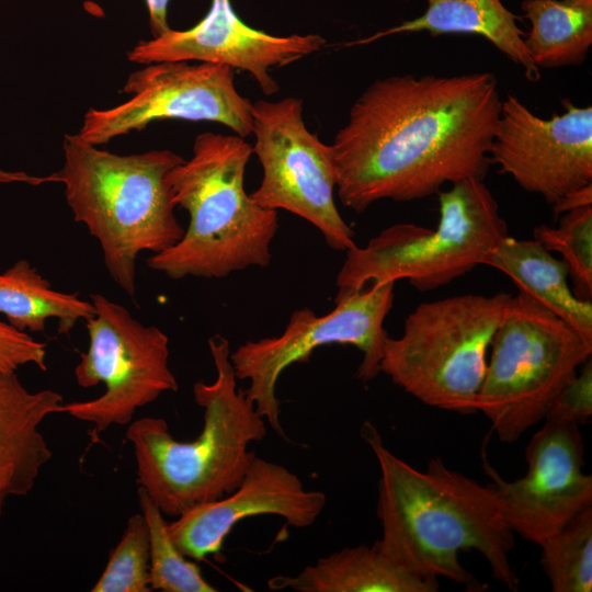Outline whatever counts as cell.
Here are the masks:
<instances>
[{"label": "cell", "instance_id": "1", "mask_svg": "<svg viewBox=\"0 0 592 592\" xmlns=\"http://www.w3.org/2000/svg\"><path fill=\"white\" fill-rule=\"evenodd\" d=\"M501 105L491 72L375 80L330 145L341 203L362 213L380 200H421L483 180Z\"/></svg>", "mask_w": 592, "mask_h": 592}, {"label": "cell", "instance_id": "2", "mask_svg": "<svg viewBox=\"0 0 592 592\" xmlns=\"http://www.w3.org/2000/svg\"><path fill=\"white\" fill-rule=\"evenodd\" d=\"M361 436L379 466L377 540L392 560L422 579L445 578L476 592L485 585L459 559L462 550L475 549L497 581L516 590L510 560L515 534L488 485L451 469L440 456L425 470L412 467L385 446L371 421L362 424Z\"/></svg>", "mask_w": 592, "mask_h": 592}, {"label": "cell", "instance_id": "3", "mask_svg": "<svg viewBox=\"0 0 592 592\" xmlns=\"http://www.w3.org/2000/svg\"><path fill=\"white\" fill-rule=\"evenodd\" d=\"M216 378L193 386L195 402L204 409L203 429L190 442L175 440L161 418L132 422L126 439L137 465V483L163 514L179 516L189 509L232 492L255 456L250 443L266 435V421L242 389L237 388L229 341L208 339Z\"/></svg>", "mask_w": 592, "mask_h": 592}, {"label": "cell", "instance_id": "4", "mask_svg": "<svg viewBox=\"0 0 592 592\" xmlns=\"http://www.w3.org/2000/svg\"><path fill=\"white\" fill-rule=\"evenodd\" d=\"M251 155V145L236 134L195 137L192 157L166 177L172 202L189 213L187 228L174 246L147 259L150 269L172 280L224 278L271 263L277 210L259 206L246 192Z\"/></svg>", "mask_w": 592, "mask_h": 592}, {"label": "cell", "instance_id": "5", "mask_svg": "<svg viewBox=\"0 0 592 592\" xmlns=\"http://www.w3.org/2000/svg\"><path fill=\"white\" fill-rule=\"evenodd\" d=\"M64 164L55 172L78 223L99 241L112 280L136 294V263L144 251H166L183 236L167 173L184 161L168 150L117 155L65 135Z\"/></svg>", "mask_w": 592, "mask_h": 592}, {"label": "cell", "instance_id": "6", "mask_svg": "<svg viewBox=\"0 0 592 592\" xmlns=\"http://www.w3.org/2000/svg\"><path fill=\"white\" fill-rule=\"evenodd\" d=\"M434 229L396 224L365 247L348 250L337 275L338 293L369 283L407 280L418 291H433L487 262L508 226L483 180L466 179L440 191Z\"/></svg>", "mask_w": 592, "mask_h": 592}, {"label": "cell", "instance_id": "7", "mask_svg": "<svg viewBox=\"0 0 592 592\" xmlns=\"http://www.w3.org/2000/svg\"><path fill=\"white\" fill-rule=\"evenodd\" d=\"M511 300V294L497 293L419 304L402 334L386 339L380 373L426 406L476 413L488 350Z\"/></svg>", "mask_w": 592, "mask_h": 592}, {"label": "cell", "instance_id": "8", "mask_svg": "<svg viewBox=\"0 0 592 592\" xmlns=\"http://www.w3.org/2000/svg\"><path fill=\"white\" fill-rule=\"evenodd\" d=\"M490 349L476 408L501 442L513 443L546 419L557 394L591 358L592 340L519 292Z\"/></svg>", "mask_w": 592, "mask_h": 592}, {"label": "cell", "instance_id": "9", "mask_svg": "<svg viewBox=\"0 0 592 592\" xmlns=\"http://www.w3.org/2000/svg\"><path fill=\"white\" fill-rule=\"evenodd\" d=\"M395 282L369 283L363 288L338 293L335 307L323 316L311 309L295 310L278 337L246 341L229 358L237 379L249 380L246 391L257 411L273 431L286 437L280 419L276 384L294 363L306 362L319 346L351 344L363 358L356 376L367 383L380 373L386 339L384 320L394 304Z\"/></svg>", "mask_w": 592, "mask_h": 592}, {"label": "cell", "instance_id": "10", "mask_svg": "<svg viewBox=\"0 0 592 592\" xmlns=\"http://www.w3.org/2000/svg\"><path fill=\"white\" fill-rule=\"evenodd\" d=\"M95 315L87 320L89 348L75 367L80 387L102 383L105 391L88 401L64 403L60 412L93 424L90 436L113 424H129L135 411L167 391L179 389L169 366V338L145 326L121 304L92 294Z\"/></svg>", "mask_w": 592, "mask_h": 592}, {"label": "cell", "instance_id": "11", "mask_svg": "<svg viewBox=\"0 0 592 592\" xmlns=\"http://www.w3.org/2000/svg\"><path fill=\"white\" fill-rule=\"evenodd\" d=\"M251 134L252 153L263 170L259 187L250 193L252 201L306 219L334 250L354 248V231L334 201L337 170L331 147L307 128L301 99L255 101Z\"/></svg>", "mask_w": 592, "mask_h": 592}, {"label": "cell", "instance_id": "12", "mask_svg": "<svg viewBox=\"0 0 592 592\" xmlns=\"http://www.w3.org/2000/svg\"><path fill=\"white\" fill-rule=\"evenodd\" d=\"M132 96L113 107L90 109L78 135L101 146L161 119L208 121L246 138L253 103L235 86L234 69L218 64L160 61L133 71L123 87Z\"/></svg>", "mask_w": 592, "mask_h": 592}, {"label": "cell", "instance_id": "13", "mask_svg": "<svg viewBox=\"0 0 592 592\" xmlns=\"http://www.w3.org/2000/svg\"><path fill=\"white\" fill-rule=\"evenodd\" d=\"M563 106L562 114L543 118L508 94L490 149L500 173L550 205L592 184V106L568 100Z\"/></svg>", "mask_w": 592, "mask_h": 592}, {"label": "cell", "instance_id": "14", "mask_svg": "<svg viewBox=\"0 0 592 592\" xmlns=\"http://www.w3.org/2000/svg\"><path fill=\"white\" fill-rule=\"evenodd\" d=\"M525 449L526 474L503 479L487 462V483L514 534L540 545L592 506V476L584 473L579 425L545 420Z\"/></svg>", "mask_w": 592, "mask_h": 592}, {"label": "cell", "instance_id": "15", "mask_svg": "<svg viewBox=\"0 0 592 592\" xmlns=\"http://www.w3.org/2000/svg\"><path fill=\"white\" fill-rule=\"evenodd\" d=\"M326 39L318 34L276 36L246 24L230 0H212L205 16L187 30H168L138 42L127 59L147 65L160 61H196L228 66L249 72L265 95L280 90L272 68L287 66L319 52Z\"/></svg>", "mask_w": 592, "mask_h": 592}, {"label": "cell", "instance_id": "16", "mask_svg": "<svg viewBox=\"0 0 592 592\" xmlns=\"http://www.w3.org/2000/svg\"><path fill=\"white\" fill-rule=\"evenodd\" d=\"M326 502L322 491L306 490L300 478L285 466L255 455L232 492L189 509L168 523V532L184 556L203 560L219 553L241 520L272 514L289 526L305 528L320 516Z\"/></svg>", "mask_w": 592, "mask_h": 592}, {"label": "cell", "instance_id": "17", "mask_svg": "<svg viewBox=\"0 0 592 592\" xmlns=\"http://www.w3.org/2000/svg\"><path fill=\"white\" fill-rule=\"evenodd\" d=\"M270 589L297 592H435L439 581L425 580L392 560L378 540L344 548L295 577L277 576L267 581Z\"/></svg>", "mask_w": 592, "mask_h": 592}, {"label": "cell", "instance_id": "18", "mask_svg": "<svg viewBox=\"0 0 592 592\" xmlns=\"http://www.w3.org/2000/svg\"><path fill=\"white\" fill-rule=\"evenodd\" d=\"M425 2L426 9L420 16L346 45H364L400 33L474 34L490 42L520 66L528 80L536 82L539 79V68L531 59L524 44L525 33L516 22L519 16L508 10L501 0H425Z\"/></svg>", "mask_w": 592, "mask_h": 592}, {"label": "cell", "instance_id": "19", "mask_svg": "<svg viewBox=\"0 0 592 592\" xmlns=\"http://www.w3.org/2000/svg\"><path fill=\"white\" fill-rule=\"evenodd\" d=\"M62 396L52 389L29 391L15 372L0 373V469L10 470L20 496L34 487L52 452L38 431L43 420L60 412Z\"/></svg>", "mask_w": 592, "mask_h": 592}, {"label": "cell", "instance_id": "20", "mask_svg": "<svg viewBox=\"0 0 592 592\" xmlns=\"http://www.w3.org/2000/svg\"><path fill=\"white\" fill-rule=\"evenodd\" d=\"M488 266L506 276L522 292L592 340V303L571 291L568 265L535 239L503 238L492 251Z\"/></svg>", "mask_w": 592, "mask_h": 592}, {"label": "cell", "instance_id": "21", "mask_svg": "<svg viewBox=\"0 0 592 592\" xmlns=\"http://www.w3.org/2000/svg\"><path fill=\"white\" fill-rule=\"evenodd\" d=\"M0 312L22 331L43 332L47 319L58 321V332L68 333L79 320L95 315L92 301L78 294L59 292L26 260L0 273Z\"/></svg>", "mask_w": 592, "mask_h": 592}, {"label": "cell", "instance_id": "22", "mask_svg": "<svg viewBox=\"0 0 592 592\" xmlns=\"http://www.w3.org/2000/svg\"><path fill=\"white\" fill-rule=\"evenodd\" d=\"M524 44L538 68L582 64L592 45V0H524Z\"/></svg>", "mask_w": 592, "mask_h": 592}, {"label": "cell", "instance_id": "23", "mask_svg": "<svg viewBox=\"0 0 592 592\" xmlns=\"http://www.w3.org/2000/svg\"><path fill=\"white\" fill-rule=\"evenodd\" d=\"M539 546L543 570L554 592H591L592 506Z\"/></svg>", "mask_w": 592, "mask_h": 592}, {"label": "cell", "instance_id": "24", "mask_svg": "<svg viewBox=\"0 0 592 592\" xmlns=\"http://www.w3.org/2000/svg\"><path fill=\"white\" fill-rule=\"evenodd\" d=\"M137 496L149 531L150 589L163 592H216L217 589L205 580L200 567L187 560L174 545L162 511L146 490L138 487Z\"/></svg>", "mask_w": 592, "mask_h": 592}, {"label": "cell", "instance_id": "25", "mask_svg": "<svg viewBox=\"0 0 592 592\" xmlns=\"http://www.w3.org/2000/svg\"><path fill=\"white\" fill-rule=\"evenodd\" d=\"M533 236L545 249L559 252L568 265L574 294L584 300L592 298V205L560 215L555 227L539 225Z\"/></svg>", "mask_w": 592, "mask_h": 592}, {"label": "cell", "instance_id": "26", "mask_svg": "<svg viewBox=\"0 0 592 592\" xmlns=\"http://www.w3.org/2000/svg\"><path fill=\"white\" fill-rule=\"evenodd\" d=\"M149 531L141 513L132 515L92 592H149Z\"/></svg>", "mask_w": 592, "mask_h": 592}, {"label": "cell", "instance_id": "27", "mask_svg": "<svg viewBox=\"0 0 592 592\" xmlns=\"http://www.w3.org/2000/svg\"><path fill=\"white\" fill-rule=\"evenodd\" d=\"M592 415V360L557 394L545 420L584 424Z\"/></svg>", "mask_w": 592, "mask_h": 592}, {"label": "cell", "instance_id": "28", "mask_svg": "<svg viewBox=\"0 0 592 592\" xmlns=\"http://www.w3.org/2000/svg\"><path fill=\"white\" fill-rule=\"evenodd\" d=\"M46 344L26 331L0 321V373L15 372L20 366L34 364L46 371Z\"/></svg>", "mask_w": 592, "mask_h": 592}, {"label": "cell", "instance_id": "29", "mask_svg": "<svg viewBox=\"0 0 592 592\" xmlns=\"http://www.w3.org/2000/svg\"><path fill=\"white\" fill-rule=\"evenodd\" d=\"M588 205H592V184L565 195L551 206L555 215H561L568 210Z\"/></svg>", "mask_w": 592, "mask_h": 592}, {"label": "cell", "instance_id": "30", "mask_svg": "<svg viewBox=\"0 0 592 592\" xmlns=\"http://www.w3.org/2000/svg\"><path fill=\"white\" fill-rule=\"evenodd\" d=\"M145 2L148 8L149 24L152 36H158L170 30L167 20L168 4L170 0H145Z\"/></svg>", "mask_w": 592, "mask_h": 592}, {"label": "cell", "instance_id": "31", "mask_svg": "<svg viewBox=\"0 0 592 592\" xmlns=\"http://www.w3.org/2000/svg\"><path fill=\"white\" fill-rule=\"evenodd\" d=\"M26 183L33 186H37L44 183L57 182L55 172L49 175H32L24 171H7L0 169V183Z\"/></svg>", "mask_w": 592, "mask_h": 592}, {"label": "cell", "instance_id": "32", "mask_svg": "<svg viewBox=\"0 0 592 592\" xmlns=\"http://www.w3.org/2000/svg\"><path fill=\"white\" fill-rule=\"evenodd\" d=\"M8 496H20L14 475L7 469H0V513Z\"/></svg>", "mask_w": 592, "mask_h": 592}]
</instances>
